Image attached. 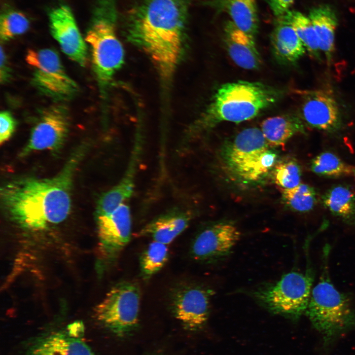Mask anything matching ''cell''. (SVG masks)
Wrapping results in <instances>:
<instances>
[{"mask_svg": "<svg viewBox=\"0 0 355 355\" xmlns=\"http://www.w3.org/2000/svg\"><path fill=\"white\" fill-rule=\"evenodd\" d=\"M84 151L83 147L76 150L53 177H25L4 184L0 194L5 213L20 226L34 231L64 221L71 212L73 177Z\"/></svg>", "mask_w": 355, "mask_h": 355, "instance_id": "1", "label": "cell"}, {"mask_svg": "<svg viewBox=\"0 0 355 355\" xmlns=\"http://www.w3.org/2000/svg\"><path fill=\"white\" fill-rule=\"evenodd\" d=\"M187 16L186 0H141L127 13L128 37L149 56L164 80L178 64Z\"/></svg>", "mask_w": 355, "mask_h": 355, "instance_id": "2", "label": "cell"}, {"mask_svg": "<svg viewBox=\"0 0 355 355\" xmlns=\"http://www.w3.org/2000/svg\"><path fill=\"white\" fill-rule=\"evenodd\" d=\"M280 96L279 90L261 82L239 80L224 84L218 88L193 130H207L223 122L251 119L275 104Z\"/></svg>", "mask_w": 355, "mask_h": 355, "instance_id": "3", "label": "cell"}, {"mask_svg": "<svg viewBox=\"0 0 355 355\" xmlns=\"http://www.w3.org/2000/svg\"><path fill=\"white\" fill-rule=\"evenodd\" d=\"M324 266L319 282L312 289L305 314L322 335L324 347L355 327V309L350 298L339 291Z\"/></svg>", "mask_w": 355, "mask_h": 355, "instance_id": "4", "label": "cell"}, {"mask_svg": "<svg viewBox=\"0 0 355 355\" xmlns=\"http://www.w3.org/2000/svg\"><path fill=\"white\" fill-rule=\"evenodd\" d=\"M116 0H99L85 41L91 51L93 68L100 85L106 87L124 60L116 33Z\"/></svg>", "mask_w": 355, "mask_h": 355, "instance_id": "5", "label": "cell"}, {"mask_svg": "<svg viewBox=\"0 0 355 355\" xmlns=\"http://www.w3.org/2000/svg\"><path fill=\"white\" fill-rule=\"evenodd\" d=\"M307 262L305 272L291 271L284 274L276 281L252 289L250 296L269 312L294 321L298 320L305 314L314 280L309 257Z\"/></svg>", "mask_w": 355, "mask_h": 355, "instance_id": "6", "label": "cell"}, {"mask_svg": "<svg viewBox=\"0 0 355 355\" xmlns=\"http://www.w3.org/2000/svg\"><path fill=\"white\" fill-rule=\"evenodd\" d=\"M141 300L139 285L122 281L113 286L95 308L98 322L115 335L130 334L138 326Z\"/></svg>", "mask_w": 355, "mask_h": 355, "instance_id": "7", "label": "cell"}, {"mask_svg": "<svg viewBox=\"0 0 355 355\" xmlns=\"http://www.w3.org/2000/svg\"><path fill=\"white\" fill-rule=\"evenodd\" d=\"M268 146L261 129L248 128L223 145L221 156L228 170L239 179L255 181L262 177L260 158Z\"/></svg>", "mask_w": 355, "mask_h": 355, "instance_id": "8", "label": "cell"}, {"mask_svg": "<svg viewBox=\"0 0 355 355\" xmlns=\"http://www.w3.org/2000/svg\"><path fill=\"white\" fill-rule=\"evenodd\" d=\"M25 60L33 70V82L43 94L66 100L78 92L77 84L66 72L57 53L52 49H29Z\"/></svg>", "mask_w": 355, "mask_h": 355, "instance_id": "9", "label": "cell"}, {"mask_svg": "<svg viewBox=\"0 0 355 355\" xmlns=\"http://www.w3.org/2000/svg\"><path fill=\"white\" fill-rule=\"evenodd\" d=\"M214 291L204 285L188 282L175 286L169 294V306L174 317L185 329H201L209 317Z\"/></svg>", "mask_w": 355, "mask_h": 355, "instance_id": "10", "label": "cell"}, {"mask_svg": "<svg viewBox=\"0 0 355 355\" xmlns=\"http://www.w3.org/2000/svg\"><path fill=\"white\" fill-rule=\"evenodd\" d=\"M99 266L102 271L113 264L129 242L132 217L129 207L124 203L111 213L96 217Z\"/></svg>", "mask_w": 355, "mask_h": 355, "instance_id": "11", "label": "cell"}, {"mask_svg": "<svg viewBox=\"0 0 355 355\" xmlns=\"http://www.w3.org/2000/svg\"><path fill=\"white\" fill-rule=\"evenodd\" d=\"M241 234L232 222L222 221L209 224L195 235L190 245V255L203 263L219 262L231 254Z\"/></svg>", "mask_w": 355, "mask_h": 355, "instance_id": "12", "label": "cell"}, {"mask_svg": "<svg viewBox=\"0 0 355 355\" xmlns=\"http://www.w3.org/2000/svg\"><path fill=\"white\" fill-rule=\"evenodd\" d=\"M84 326L76 321L35 337L23 355H94L84 339Z\"/></svg>", "mask_w": 355, "mask_h": 355, "instance_id": "13", "label": "cell"}, {"mask_svg": "<svg viewBox=\"0 0 355 355\" xmlns=\"http://www.w3.org/2000/svg\"><path fill=\"white\" fill-rule=\"evenodd\" d=\"M69 128V118L64 107L55 106L47 108L33 127L21 155L34 151L59 149L67 138Z\"/></svg>", "mask_w": 355, "mask_h": 355, "instance_id": "14", "label": "cell"}, {"mask_svg": "<svg viewBox=\"0 0 355 355\" xmlns=\"http://www.w3.org/2000/svg\"><path fill=\"white\" fill-rule=\"evenodd\" d=\"M49 21L51 34L62 51L73 61L85 66L87 47L71 9L63 5L53 9L49 14Z\"/></svg>", "mask_w": 355, "mask_h": 355, "instance_id": "15", "label": "cell"}, {"mask_svg": "<svg viewBox=\"0 0 355 355\" xmlns=\"http://www.w3.org/2000/svg\"><path fill=\"white\" fill-rule=\"evenodd\" d=\"M300 106V119L311 127L327 132L341 125L339 108L335 99L321 90L304 92Z\"/></svg>", "mask_w": 355, "mask_h": 355, "instance_id": "16", "label": "cell"}, {"mask_svg": "<svg viewBox=\"0 0 355 355\" xmlns=\"http://www.w3.org/2000/svg\"><path fill=\"white\" fill-rule=\"evenodd\" d=\"M224 40L230 57L237 66L247 70L260 67L261 59L254 37L240 30L231 21L225 24Z\"/></svg>", "mask_w": 355, "mask_h": 355, "instance_id": "17", "label": "cell"}, {"mask_svg": "<svg viewBox=\"0 0 355 355\" xmlns=\"http://www.w3.org/2000/svg\"><path fill=\"white\" fill-rule=\"evenodd\" d=\"M193 215L188 210L174 209L154 218L138 233L166 245L172 243L189 226Z\"/></svg>", "mask_w": 355, "mask_h": 355, "instance_id": "18", "label": "cell"}, {"mask_svg": "<svg viewBox=\"0 0 355 355\" xmlns=\"http://www.w3.org/2000/svg\"><path fill=\"white\" fill-rule=\"evenodd\" d=\"M273 53L280 63H296L306 49L292 27L283 18H278L271 35Z\"/></svg>", "mask_w": 355, "mask_h": 355, "instance_id": "19", "label": "cell"}, {"mask_svg": "<svg viewBox=\"0 0 355 355\" xmlns=\"http://www.w3.org/2000/svg\"><path fill=\"white\" fill-rule=\"evenodd\" d=\"M206 4L227 14L240 30L254 37L259 27L256 0H211Z\"/></svg>", "mask_w": 355, "mask_h": 355, "instance_id": "20", "label": "cell"}, {"mask_svg": "<svg viewBox=\"0 0 355 355\" xmlns=\"http://www.w3.org/2000/svg\"><path fill=\"white\" fill-rule=\"evenodd\" d=\"M311 20L318 39L319 48L330 61L335 50V32L337 19L334 11L327 5H321L311 9Z\"/></svg>", "mask_w": 355, "mask_h": 355, "instance_id": "21", "label": "cell"}, {"mask_svg": "<svg viewBox=\"0 0 355 355\" xmlns=\"http://www.w3.org/2000/svg\"><path fill=\"white\" fill-rule=\"evenodd\" d=\"M260 129L268 145L271 146L284 145L293 136L304 131L302 120L292 114L267 118L262 121Z\"/></svg>", "mask_w": 355, "mask_h": 355, "instance_id": "22", "label": "cell"}, {"mask_svg": "<svg viewBox=\"0 0 355 355\" xmlns=\"http://www.w3.org/2000/svg\"><path fill=\"white\" fill-rule=\"evenodd\" d=\"M138 155L133 154L127 174L114 187L102 194L96 206L97 216L107 214L125 203L132 196L134 188V176Z\"/></svg>", "mask_w": 355, "mask_h": 355, "instance_id": "23", "label": "cell"}, {"mask_svg": "<svg viewBox=\"0 0 355 355\" xmlns=\"http://www.w3.org/2000/svg\"><path fill=\"white\" fill-rule=\"evenodd\" d=\"M324 206L344 222L355 226V194L346 185L329 189L322 197Z\"/></svg>", "mask_w": 355, "mask_h": 355, "instance_id": "24", "label": "cell"}, {"mask_svg": "<svg viewBox=\"0 0 355 355\" xmlns=\"http://www.w3.org/2000/svg\"><path fill=\"white\" fill-rule=\"evenodd\" d=\"M281 18L292 27L310 55L319 58L320 49L318 39L309 17L299 11L289 10Z\"/></svg>", "mask_w": 355, "mask_h": 355, "instance_id": "25", "label": "cell"}, {"mask_svg": "<svg viewBox=\"0 0 355 355\" xmlns=\"http://www.w3.org/2000/svg\"><path fill=\"white\" fill-rule=\"evenodd\" d=\"M169 254L167 245L153 240L149 243L140 258L142 278L147 280L158 272L167 262Z\"/></svg>", "mask_w": 355, "mask_h": 355, "instance_id": "26", "label": "cell"}, {"mask_svg": "<svg viewBox=\"0 0 355 355\" xmlns=\"http://www.w3.org/2000/svg\"><path fill=\"white\" fill-rule=\"evenodd\" d=\"M310 167L314 173L328 178L349 176L355 170V167L346 164L334 153L327 151L314 158Z\"/></svg>", "mask_w": 355, "mask_h": 355, "instance_id": "27", "label": "cell"}, {"mask_svg": "<svg viewBox=\"0 0 355 355\" xmlns=\"http://www.w3.org/2000/svg\"><path fill=\"white\" fill-rule=\"evenodd\" d=\"M282 198L290 209L300 213L312 210L317 202L315 189L305 184H299L292 188L284 189Z\"/></svg>", "mask_w": 355, "mask_h": 355, "instance_id": "28", "label": "cell"}, {"mask_svg": "<svg viewBox=\"0 0 355 355\" xmlns=\"http://www.w3.org/2000/svg\"><path fill=\"white\" fill-rule=\"evenodd\" d=\"M29 27V22L22 12L8 9L1 14L0 19V36L5 41L25 33Z\"/></svg>", "mask_w": 355, "mask_h": 355, "instance_id": "29", "label": "cell"}, {"mask_svg": "<svg viewBox=\"0 0 355 355\" xmlns=\"http://www.w3.org/2000/svg\"><path fill=\"white\" fill-rule=\"evenodd\" d=\"M301 176L299 164L292 159L282 160L274 166V181L284 189L292 188L300 184Z\"/></svg>", "mask_w": 355, "mask_h": 355, "instance_id": "30", "label": "cell"}, {"mask_svg": "<svg viewBox=\"0 0 355 355\" xmlns=\"http://www.w3.org/2000/svg\"><path fill=\"white\" fill-rule=\"evenodd\" d=\"M16 122L12 114L8 111H2L0 114V143L7 141L13 134Z\"/></svg>", "mask_w": 355, "mask_h": 355, "instance_id": "31", "label": "cell"}, {"mask_svg": "<svg viewBox=\"0 0 355 355\" xmlns=\"http://www.w3.org/2000/svg\"><path fill=\"white\" fill-rule=\"evenodd\" d=\"M274 15L279 18L289 10L294 0H265Z\"/></svg>", "mask_w": 355, "mask_h": 355, "instance_id": "32", "label": "cell"}, {"mask_svg": "<svg viewBox=\"0 0 355 355\" xmlns=\"http://www.w3.org/2000/svg\"><path fill=\"white\" fill-rule=\"evenodd\" d=\"M9 69L8 67L7 59L5 52L2 46L0 47V79L1 83H4L8 80L10 77Z\"/></svg>", "mask_w": 355, "mask_h": 355, "instance_id": "33", "label": "cell"}, {"mask_svg": "<svg viewBox=\"0 0 355 355\" xmlns=\"http://www.w3.org/2000/svg\"><path fill=\"white\" fill-rule=\"evenodd\" d=\"M354 174H355V171H354Z\"/></svg>", "mask_w": 355, "mask_h": 355, "instance_id": "34", "label": "cell"}]
</instances>
